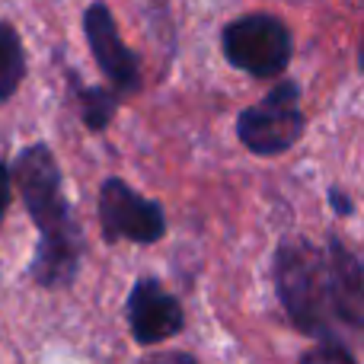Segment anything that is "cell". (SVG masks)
<instances>
[{"label": "cell", "mask_w": 364, "mask_h": 364, "mask_svg": "<svg viewBox=\"0 0 364 364\" xmlns=\"http://www.w3.org/2000/svg\"><path fill=\"white\" fill-rule=\"evenodd\" d=\"M115 93H109V90H80V112H83V122H87L93 132H102V128L109 125V119H112L115 112Z\"/></svg>", "instance_id": "30bf717a"}, {"label": "cell", "mask_w": 364, "mask_h": 364, "mask_svg": "<svg viewBox=\"0 0 364 364\" xmlns=\"http://www.w3.org/2000/svg\"><path fill=\"white\" fill-rule=\"evenodd\" d=\"M329 201H333L336 214H352V198H348L342 188H333V192H329Z\"/></svg>", "instance_id": "4fadbf2b"}, {"label": "cell", "mask_w": 364, "mask_h": 364, "mask_svg": "<svg viewBox=\"0 0 364 364\" xmlns=\"http://www.w3.org/2000/svg\"><path fill=\"white\" fill-rule=\"evenodd\" d=\"M361 70H364V45H361Z\"/></svg>", "instance_id": "9a60e30c"}, {"label": "cell", "mask_w": 364, "mask_h": 364, "mask_svg": "<svg viewBox=\"0 0 364 364\" xmlns=\"http://www.w3.org/2000/svg\"><path fill=\"white\" fill-rule=\"evenodd\" d=\"M141 364H195V358L186 352H164V355H151V358H144Z\"/></svg>", "instance_id": "7c38bea8"}, {"label": "cell", "mask_w": 364, "mask_h": 364, "mask_svg": "<svg viewBox=\"0 0 364 364\" xmlns=\"http://www.w3.org/2000/svg\"><path fill=\"white\" fill-rule=\"evenodd\" d=\"M83 29H87V42L93 48V58L106 77L119 90H134L138 87V61L125 48V42L119 38V29L112 23V13L102 4H93L83 16Z\"/></svg>", "instance_id": "52a82bcc"}, {"label": "cell", "mask_w": 364, "mask_h": 364, "mask_svg": "<svg viewBox=\"0 0 364 364\" xmlns=\"http://www.w3.org/2000/svg\"><path fill=\"white\" fill-rule=\"evenodd\" d=\"M275 288L291 323L307 336H329L336 326L329 262L307 240H284L275 252Z\"/></svg>", "instance_id": "7a4b0ae2"}, {"label": "cell", "mask_w": 364, "mask_h": 364, "mask_svg": "<svg viewBox=\"0 0 364 364\" xmlns=\"http://www.w3.org/2000/svg\"><path fill=\"white\" fill-rule=\"evenodd\" d=\"M13 179L29 208L32 220L38 227V250L32 262V275L45 288H61L74 282L80 269V227L64 198L61 170L45 144H36L23 151L13 164Z\"/></svg>", "instance_id": "6da1fadb"}, {"label": "cell", "mask_w": 364, "mask_h": 364, "mask_svg": "<svg viewBox=\"0 0 364 364\" xmlns=\"http://www.w3.org/2000/svg\"><path fill=\"white\" fill-rule=\"evenodd\" d=\"M100 220L106 240H132V243H154L164 237L166 220L157 201L141 198L122 179H106L100 188Z\"/></svg>", "instance_id": "5b68a950"}, {"label": "cell", "mask_w": 364, "mask_h": 364, "mask_svg": "<svg viewBox=\"0 0 364 364\" xmlns=\"http://www.w3.org/2000/svg\"><path fill=\"white\" fill-rule=\"evenodd\" d=\"M220 42L227 61L252 77H278L291 61V32L272 13H250L233 19Z\"/></svg>", "instance_id": "3957f363"}, {"label": "cell", "mask_w": 364, "mask_h": 364, "mask_svg": "<svg viewBox=\"0 0 364 364\" xmlns=\"http://www.w3.org/2000/svg\"><path fill=\"white\" fill-rule=\"evenodd\" d=\"M301 364H355V358L339 346V342H320L301 358Z\"/></svg>", "instance_id": "8fae6325"}, {"label": "cell", "mask_w": 364, "mask_h": 364, "mask_svg": "<svg viewBox=\"0 0 364 364\" xmlns=\"http://www.w3.org/2000/svg\"><path fill=\"white\" fill-rule=\"evenodd\" d=\"M6 201H10V173H6V166L0 164V220H4Z\"/></svg>", "instance_id": "5bb4252c"}, {"label": "cell", "mask_w": 364, "mask_h": 364, "mask_svg": "<svg viewBox=\"0 0 364 364\" xmlns=\"http://www.w3.org/2000/svg\"><path fill=\"white\" fill-rule=\"evenodd\" d=\"M329 288H333L336 323L364 329V265L339 240H329Z\"/></svg>", "instance_id": "ba28073f"}, {"label": "cell", "mask_w": 364, "mask_h": 364, "mask_svg": "<svg viewBox=\"0 0 364 364\" xmlns=\"http://www.w3.org/2000/svg\"><path fill=\"white\" fill-rule=\"evenodd\" d=\"M26 74V58H23V42H19L16 29L0 23V100H10L16 87L23 83Z\"/></svg>", "instance_id": "9c48e42d"}, {"label": "cell", "mask_w": 364, "mask_h": 364, "mask_svg": "<svg viewBox=\"0 0 364 364\" xmlns=\"http://www.w3.org/2000/svg\"><path fill=\"white\" fill-rule=\"evenodd\" d=\"M237 134L252 154L275 157L297 144L304 134V112H301V90L297 83L282 80L265 100L243 109L237 119Z\"/></svg>", "instance_id": "277c9868"}, {"label": "cell", "mask_w": 364, "mask_h": 364, "mask_svg": "<svg viewBox=\"0 0 364 364\" xmlns=\"http://www.w3.org/2000/svg\"><path fill=\"white\" fill-rule=\"evenodd\" d=\"M128 323L141 346H154L182 329V307L154 278H141L128 297Z\"/></svg>", "instance_id": "8992f818"}]
</instances>
